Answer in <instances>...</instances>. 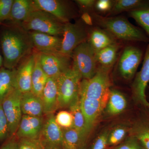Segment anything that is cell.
Returning a JSON list of instances; mask_svg holds the SVG:
<instances>
[{
  "instance_id": "1",
  "label": "cell",
  "mask_w": 149,
  "mask_h": 149,
  "mask_svg": "<svg viewBox=\"0 0 149 149\" xmlns=\"http://www.w3.org/2000/svg\"><path fill=\"white\" fill-rule=\"evenodd\" d=\"M0 30V46L3 67L15 69L24 58L34 50L29 32L20 24L5 22Z\"/></svg>"
},
{
  "instance_id": "2",
  "label": "cell",
  "mask_w": 149,
  "mask_h": 149,
  "mask_svg": "<svg viewBox=\"0 0 149 149\" xmlns=\"http://www.w3.org/2000/svg\"><path fill=\"white\" fill-rule=\"evenodd\" d=\"M95 18L115 38L131 42H149V37L146 33L123 17H105L95 15Z\"/></svg>"
},
{
  "instance_id": "3",
  "label": "cell",
  "mask_w": 149,
  "mask_h": 149,
  "mask_svg": "<svg viewBox=\"0 0 149 149\" xmlns=\"http://www.w3.org/2000/svg\"><path fill=\"white\" fill-rule=\"evenodd\" d=\"M111 69L98 66L93 77L81 80L79 97L108 101L110 91Z\"/></svg>"
},
{
  "instance_id": "4",
  "label": "cell",
  "mask_w": 149,
  "mask_h": 149,
  "mask_svg": "<svg viewBox=\"0 0 149 149\" xmlns=\"http://www.w3.org/2000/svg\"><path fill=\"white\" fill-rule=\"evenodd\" d=\"M65 23L45 11L35 10L20 24L28 32H37L62 37Z\"/></svg>"
},
{
  "instance_id": "5",
  "label": "cell",
  "mask_w": 149,
  "mask_h": 149,
  "mask_svg": "<svg viewBox=\"0 0 149 149\" xmlns=\"http://www.w3.org/2000/svg\"><path fill=\"white\" fill-rule=\"evenodd\" d=\"M82 77L73 65L56 78L58 108L68 107L79 97Z\"/></svg>"
},
{
  "instance_id": "6",
  "label": "cell",
  "mask_w": 149,
  "mask_h": 149,
  "mask_svg": "<svg viewBox=\"0 0 149 149\" xmlns=\"http://www.w3.org/2000/svg\"><path fill=\"white\" fill-rule=\"evenodd\" d=\"M95 52L88 40L74 49L72 52V65L84 79H91L97 70Z\"/></svg>"
},
{
  "instance_id": "7",
  "label": "cell",
  "mask_w": 149,
  "mask_h": 149,
  "mask_svg": "<svg viewBox=\"0 0 149 149\" xmlns=\"http://www.w3.org/2000/svg\"><path fill=\"white\" fill-rule=\"evenodd\" d=\"M88 33L80 22L65 23L61 47L60 52L72 58V52L77 46L88 40Z\"/></svg>"
},
{
  "instance_id": "8",
  "label": "cell",
  "mask_w": 149,
  "mask_h": 149,
  "mask_svg": "<svg viewBox=\"0 0 149 149\" xmlns=\"http://www.w3.org/2000/svg\"><path fill=\"white\" fill-rule=\"evenodd\" d=\"M41 66L49 77L57 78L71 66V58L60 52H38Z\"/></svg>"
},
{
  "instance_id": "9",
  "label": "cell",
  "mask_w": 149,
  "mask_h": 149,
  "mask_svg": "<svg viewBox=\"0 0 149 149\" xmlns=\"http://www.w3.org/2000/svg\"><path fill=\"white\" fill-rule=\"evenodd\" d=\"M22 94L16 88L1 102L3 110L8 123L10 138L15 136L23 115L21 107Z\"/></svg>"
},
{
  "instance_id": "10",
  "label": "cell",
  "mask_w": 149,
  "mask_h": 149,
  "mask_svg": "<svg viewBox=\"0 0 149 149\" xmlns=\"http://www.w3.org/2000/svg\"><path fill=\"white\" fill-rule=\"evenodd\" d=\"M143 56V52L138 47L129 46L124 49L118 65V71L124 79L130 80L135 76Z\"/></svg>"
},
{
  "instance_id": "11",
  "label": "cell",
  "mask_w": 149,
  "mask_h": 149,
  "mask_svg": "<svg viewBox=\"0 0 149 149\" xmlns=\"http://www.w3.org/2000/svg\"><path fill=\"white\" fill-rule=\"evenodd\" d=\"M48 116L39 139L45 149H62V129L56 123L54 113Z\"/></svg>"
},
{
  "instance_id": "12",
  "label": "cell",
  "mask_w": 149,
  "mask_h": 149,
  "mask_svg": "<svg viewBox=\"0 0 149 149\" xmlns=\"http://www.w3.org/2000/svg\"><path fill=\"white\" fill-rule=\"evenodd\" d=\"M35 10L50 13L63 23L70 22L74 14L66 1L62 0H33Z\"/></svg>"
},
{
  "instance_id": "13",
  "label": "cell",
  "mask_w": 149,
  "mask_h": 149,
  "mask_svg": "<svg viewBox=\"0 0 149 149\" xmlns=\"http://www.w3.org/2000/svg\"><path fill=\"white\" fill-rule=\"evenodd\" d=\"M37 54L33 50L16 68L17 88L22 94L32 91V75Z\"/></svg>"
},
{
  "instance_id": "14",
  "label": "cell",
  "mask_w": 149,
  "mask_h": 149,
  "mask_svg": "<svg viewBox=\"0 0 149 149\" xmlns=\"http://www.w3.org/2000/svg\"><path fill=\"white\" fill-rule=\"evenodd\" d=\"M149 83V43L144 56L141 70L136 74L132 86L133 96L138 101L148 107L149 103L146 97V89Z\"/></svg>"
},
{
  "instance_id": "15",
  "label": "cell",
  "mask_w": 149,
  "mask_h": 149,
  "mask_svg": "<svg viewBox=\"0 0 149 149\" xmlns=\"http://www.w3.org/2000/svg\"><path fill=\"white\" fill-rule=\"evenodd\" d=\"M80 106L86 123L88 134L106 107L108 101L100 100L80 97Z\"/></svg>"
},
{
  "instance_id": "16",
  "label": "cell",
  "mask_w": 149,
  "mask_h": 149,
  "mask_svg": "<svg viewBox=\"0 0 149 149\" xmlns=\"http://www.w3.org/2000/svg\"><path fill=\"white\" fill-rule=\"evenodd\" d=\"M44 123L42 116L23 115L15 136L18 139H39Z\"/></svg>"
},
{
  "instance_id": "17",
  "label": "cell",
  "mask_w": 149,
  "mask_h": 149,
  "mask_svg": "<svg viewBox=\"0 0 149 149\" xmlns=\"http://www.w3.org/2000/svg\"><path fill=\"white\" fill-rule=\"evenodd\" d=\"M34 49L39 52H60L62 38L41 32H29Z\"/></svg>"
},
{
  "instance_id": "18",
  "label": "cell",
  "mask_w": 149,
  "mask_h": 149,
  "mask_svg": "<svg viewBox=\"0 0 149 149\" xmlns=\"http://www.w3.org/2000/svg\"><path fill=\"white\" fill-rule=\"evenodd\" d=\"M42 100L44 114H53L58 109L56 78L49 77L43 90Z\"/></svg>"
},
{
  "instance_id": "19",
  "label": "cell",
  "mask_w": 149,
  "mask_h": 149,
  "mask_svg": "<svg viewBox=\"0 0 149 149\" xmlns=\"http://www.w3.org/2000/svg\"><path fill=\"white\" fill-rule=\"evenodd\" d=\"M35 10L33 0H14L9 17L6 22L21 24Z\"/></svg>"
},
{
  "instance_id": "20",
  "label": "cell",
  "mask_w": 149,
  "mask_h": 149,
  "mask_svg": "<svg viewBox=\"0 0 149 149\" xmlns=\"http://www.w3.org/2000/svg\"><path fill=\"white\" fill-rule=\"evenodd\" d=\"M21 107L22 115L42 117L44 114L42 98L32 92L22 94Z\"/></svg>"
},
{
  "instance_id": "21",
  "label": "cell",
  "mask_w": 149,
  "mask_h": 149,
  "mask_svg": "<svg viewBox=\"0 0 149 149\" xmlns=\"http://www.w3.org/2000/svg\"><path fill=\"white\" fill-rule=\"evenodd\" d=\"M88 41L95 53L117 43L116 38L105 29H93L88 34Z\"/></svg>"
},
{
  "instance_id": "22",
  "label": "cell",
  "mask_w": 149,
  "mask_h": 149,
  "mask_svg": "<svg viewBox=\"0 0 149 149\" xmlns=\"http://www.w3.org/2000/svg\"><path fill=\"white\" fill-rule=\"evenodd\" d=\"M16 68L10 70L3 67L0 68V102L17 88Z\"/></svg>"
},
{
  "instance_id": "23",
  "label": "cell",
  "mask_w": 149,
  "mask_h": 149,
  "mask_svg": "<svg viewBox=\"0 0 149 149\" xmlns=\"http://www.w3.org/2000/svg\"><path fill=\"white\" fill-rule=\"evenodd\" d=\"M37 52L36 61L32 73V91L35 95L42 98L44 88L49 77L43 70L39 61Z\"/></svg>"
},
{
  "instance_id": "24",
  "label": "cell",
  "mask_w": 149,
  "mask_h": 149,
  "mask_svg": "<svg viewBox=\"0 0 149 149\" xmlns=\"http://www.w3.org/2000/svg\"><path fill=\"white\" fill-rule=\"evenodd\" d=\"M117 43L108 46L95 54L96 61L98 66L111 68L117 58L120 46Z\"/></svg>"
},
{
  "instance_id": "25",
  "label": "cell",
  "mask_w": 149,
  "mask_h": 149,
  "mask_svg": "<svg viewBox=\"0 0 149 149\" xmlns=\"http://www.w3.org/2000/svg\"><path fill=\"white\" fill-rule=\"evenodd\" d=\"M62 130V149H84L86 140L77 130L73 128Z\"/></svg>"
},
{
  "instance_id": "26",
  "label": "cell",
  "mask_w": 149,
  "mask_h": 149,
  "mask_svg": "<svg viewBox=\"0 0 149 149\" xmlns=\"http://www.w3.org/2000/svg\"><path fill=\"white\" fill-rule=\"evenodd\" d=\"M127 102L124 96L119 91L110 90L106 108L108 113L116 115L122 112L127 107Z\"/></svg>"
},
{
  "instance_id": "27",
  "label": "cell",
  "mask_w": 149,
  "mask_h": 149,
  "mask_svg": "<svg viewBox=\"0 0 149 149\" xmlns=\"http://www.w3.org/2000/svg\"><path fill=\"white\" fill-rule=\"evenodd\" d=\"M73 118V128L77 130L86 139L88 133L85 117L80 106V98H77L68 107Z\"/></svg>"
},
{
  "instance_id": "28",
  "label": "cell",
  "mask_w": 149,
  "mask_h": 149,
  "mask_svg": "<svg viewBox=\"0 0 149 149\" xmlns=\"http://www.w3.org/2000/svg\"><path fill=\"white\" fill-rule=\"evenodd\" d=\"M131 136L137 140L143 149H149V122H137L131 130Z\"/></svg>"
},
{
  "instance_id": "29",
  "label": "cell",
  "mask_w": 149,
  "mask_h": 149,
  "mask_svg": "<svg viewBox=\"0 0 149 149\" xmlns=\"http://www.w3.org/2000/svg\"><path fill=\"white\" fill-rule=\"evenodd\" d=\"M129 15L144 29L149 37V1L142 6L129 12Z\"/></svg>"
},
{
  "instance_id": "30",
  "label": "cell",
  "mask_w": 149,
  "mask_h": 149,
  "mask_svg": "<svg viewBox=\"0 0 149 149\" xmlns=\"http://www.w3.org/2000/svg\"><path fill=\"white\" fill-rule=\"evenodd\" d=\"M146 1L142 0H118L113 2L111 11L112 13H118L123 12L130 11L141 7Z\"/></svg>"
},
{
  "instance_id": "31",
  "label": "cell",
  "mask_w": 149,
  "mask_h": 149,
  "mask_svg": "<svg viewBox=\"0 0 149 149\" xmlns=\"http://www.w3.org/2000/svg\"><path fill=\"white\" fill-rule=\"evenodd\" d=\"M127 128L119 126L113 129L109 132L108 139L109 146H118L121 143L127 133Z\"/></svg>"
},
{
  "instance_id": "32",
  "label": "cell",
  "mask_w": 149,
  "mask_h": 149,
  "mask_svg": "<svg viewBox=\"0 0 149 149\" xmlns=\"http://www.w3.org/2000/svg\"><path fill=\"white\" fill-rule=\"evenodd\" d=\"M55 120L62 129L73 128V118L70 111L62 110L55 116Z\"/></svg>"
},
{
  "instance_id": "33",
  "label": "cell",
  "mask_w": 149,
  "mask_h": 149,
  "mask_svg": "<svg viewBox=\"0 0 149 149\" xmlns=\"http://www.w3.org/2000/svg\"><path fill=\"white\" fill-rule=\"evenodd\" d=\"M17 149H45L39 139H19Z\"/></svg>"
},
{
  "instance_id": "34",
  "label": "cell",
  "mask_w": 149,
  "mask_h": 149,
  "mask_svg": "<svg viewBox=\"0 0 149 149\" xmlns=\"http://www.w3.org/2000/svg\"><path fill=\"white\" fill-rule=\"evenodd\" d=\"M10 138L8 123L3 110L1 102H0V142L6 141Z\"/></svg>"
},
{
  "instance_id": "35",
  "label": "cell",
  "mask_w": 149,
  "mask_h": 149,
  "mask_svg": "<svg viewBox=\"0 0 149 149\" xmlns=\"http://www.w3.org/2000/svg\"><path fill=\"white\" fill-rule=\"evenodd\" d=\"M14 0H0V24L7 21Z\"/></svg>"
},
{
  "instance_id": "36",
  "label": "cell",
  "mask_w": 149,
  "mask_h": 149,
  "mask_svg": "<svg viewBox=\"0 0 149 149\" xmlns=\"http://www.w3.org/2000/svg\"><path fill=\"white\" fill-rule=\"evenodd\" d=\"M109 132L107 130L102 133L94 141L91 149H107L108 146V139Z\"/></svg>"
},
{
  "instance_id": "37",
  "label": "cell",
  "mask_w": 149,
  "mask_h": 149,
  "mask_svg": "<svg viewBox=\"0 0 149 149\" xmlns=\"http://www.w3.org/2000/svg\"><path fill=\"white\" fill-rule=\"evenodd\" d=\"M115 149H143L139 142L132 136L117 146Z\"/></svg>"
},
{
  "instance_id": "38",
  "label": "cell",
  "mask_w": 149,
  "mask_h": 149,
  "mask_svg": "<svg viewBox=\"0 0 149 149\" xmlns=\"http://www.w3.org/2000/svg\"><path fill=\"white\" fill-rule=\"evenodd\" d=\"M113 2L109 0H99L96 1L95 7L96 9L102 13H105L111 10Z\"/></svg>"
},
{
  "instance_id": "39",
  "label": "cell",
  "mask_w": 149,
  "mask_h": 149,
  "mask_svg": "<svg viewBox=\"0 0 149 149\" xmlns=\"http://www.w3.org/2000/svg\"><path fill=\"white\" fill-rule=\"evenodd\" d=\"M75 1L80 8L85 10H90L93 8L96 3L94 0H77Z\"/></svg>"
},
{
  "instance_id": "40",
  "label": "cell",
  "mask_w": 149,
  "mask_h": 149,
  "mask_svg": "<svg viewBox=\"0 0 149 149\" xmlns=\"http://www.w3.org/2000/svg\"><path fill=\"white\" fill-rule=\"evenodd\" d=\"M16 137L13 136L8 139L0 147V149H17Z\"/></svg>"
},
{
  "instance_id": "41",
  "label": "cell",
  "mask_w": 149,
  "mask_h": 149,
  "mask_svg": "<svg viewBox=\"0 0 149 149\" xmlns=\"http://www.w3.org/2000/svg\"><path fill=\"white\" fill-rule=\"evenodd\" d=\"M83 22L87 25H92L93 24V19L91 15L88 13L85 12L81 16Z\"/></svg>"
},
{
  "instance_id": "42",
  "label": "cell",
  "mask_w": 149,
  "mask_h": 149,
  "mask_svg": "<svg viewBox=\"0 0 149 149\" xmlns=\"http://www.w3.org/2000/svg\"><path fill=\"white\" fill-rule=\"evenodd\" d=\"M3 67V59L2 56L0 54V68Z\"/></svg>"
},
{
  "instance_id": "43",
  "label": "cell",
  "mask_w": 149,
  "mask_h": 149,
  "mask_svg": "<svg viewBox=\"0 0 149 149\" xmlns=\"http://www.w3.org/2000/svg\"></svg>"
},
{
  "instance_id": "44",
  "label": "cell",
  "mask_w": 149,
  "mask_h": 149,
  "mask_svg": "<svg viewBox=\"0 0 149 149\" xmlns=\"http://www.w3.org/2000/svg\"></svg>"
}]
</instances>
